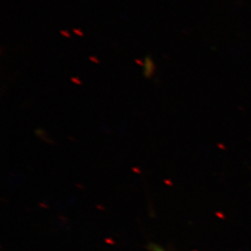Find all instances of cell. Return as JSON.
I'll return each mask as SVG.
<instances>
[{"mask_svg": "<svg viewBox=\"0 0 251 251\" xmlns=\"http://www.w3.org/2000/svg\"><path fill=\"white\" fill-rule=\"evenodd\" d=\"M144 75L147 77L150 78L152 77L155 71V64L153 63L152 58L150 56L145 57L144 63Z\"/></svg>", "mask_w": 251, "mask_h": 251, "instance_id": "obj_1", "label": "cell"}, {"mask_svg": "<svg viewBox=\"0 0 251 251\" xmlns=\"http://www.w3.org/2000/svg\"><path fill=\"white\" fill-rule=\"evenodd\" d=\"M74 33L76 35V36H84V34H83V32L79 30V29H74Z\"/></svg>", "mask_w": 251, "mask_h": 251, "instance_id": "obj_2", "label": "cell"}, {"mask_svg": "<svg viewBox=\"0 0 251 251\" xmlns=\"http://www.w3.org/2000/svg\"><path fill=\"white\" fill-rule=\"evenodd\" d=\"M60 34H61L62 36H65V37H70V34H69V32H68V31L62 30V31H60Z\"/></svg>", "mask_w": 251, "mask_h": 251, "instance_id": "obj_3", "label": "cell"}]
</instances>
